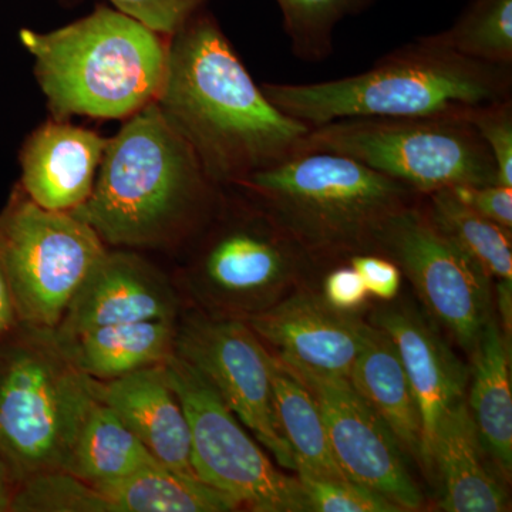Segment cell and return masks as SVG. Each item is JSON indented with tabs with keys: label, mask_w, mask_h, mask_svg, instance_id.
I'll return each mask as SVG.
<instances>
[{
	"label": "cell",
	"mask_w": 512,
	"mask_h": 512,
	"mask_svg": "<svg viewBox=\"0 0 512 512\" xmlns=\"http://www.w3.org/2000/svg\"><path fill=\"white\" fill-rule=\"evenodd\" d=\"M156 104L218 187L282 163L311 130L265 96L205 9L168 37Z\"/></svg>",
	"instance_id": "cell-1"
},
{
	"label": "cell",
	"mask_w": 512,
	"mask_h": 512,
	"mask_svg": "<svg viewBox=\"0 0 512 512\" xmlns=\"http://www.w3.org/2000/svg\"><path fill=\"white\" fill-rule=\"evenodd\" d=\"M221 194L153 103L107 140L92 194L72 214L107 247L171 248L205 228Z\"/></svg>",
	"instance_id": "cell-2"
},
{
	"label": "cell",
	"mask_w": 512,
	"mask_h": 512,
	"mask_svg": "<svg viewBox=\"0 0 512 512\" xmlns=\"http://www.w3.org/2000/svg\"><path fill=\"white\" fill-rule=\"evenodd\" d=\"M279 110L309 127L343 119L460 116L511 99L512 67L477 62L417 37L355 76L311 84L262 83Z\"/></svg>",
	"instance_id": "cell-3"
},
{
	"label": "cell",
	"mask_w": 512,
	"mask_h": 512,
	"mask_svg": "<svg viewBox=\"0 0 512 512\" xmlns=\"http://www.w3.org/2000/svg\"><path fill=\"white\" fill-rule=\"evenodd\" d=\"M19 39L53 119L126 120L163 87L168 37L109 6L50 32L22 29Z\"/></svg>",
	"instance_id": "cell-4"
},
{
	"label": "cell",
	"mask_w": 512,
	"mask_h": 512,
	"mask_svg": "<svg viewBox=\"0 0 512 512\" xmlns=\"http://www.w3.org/2000/svg\"><path fill=\"white\" fill-rule=\"evenodd\" d=\"M231 187L268 212L312 259L373 251L383 222L421 197L355 158L309 147Z\"/></svg>",
	"instance_id": "cell-5"
},
{
	"label": "cell",
	"mask_w": 512,
	"mask_h": 512,
	"mask_svg": "<svg viewBox=\"0 0 512 512\" xmlns=\"http://www.w3.org/2000/svg\"><path fill=\"white\" fill-rule=\"evenodd\" d=\"M0 345V458L13 484L64 471L84 417L96 402L93 380L56 345L52 332L20 328Z\"/></svg>",
	"instance_id": "cell-6"
},
{
	"label": "cell",
	"mask_w": 512,
	"mask_h": 512,
	"mask_svg": "<svg viewBox=\"0 0 512 512\" xmlns=\"http://www.w3.org/2000/svg\"><path fill=\"white\" fill-rule=\"evenodd\" d=\"M190 266V284L198 298L220 316L247 319L285 298L313 264L254 200L229 187Z\"/></svg>",
	"instance_id": "cell-7"
},
{
	"label": "cell",
	"mask_w": 512,
	"mask_h": 512,
	"mask_svg": "<svg viewBox=\"0 0 512 512\" xmlns=\"http://www.w3.org/2000/svg\"><path fill=\"white\" fill-rule=\"evenodd\" d=\"M302 147L355 158L420 195L498 183L483 138L460 116L330 121L312 127Z\"/></svg>",
	"instance_id": "cell-8"
},
{
	"label": "cell",
	"mask_w": 512,
	"mask_h": 512,
	"mask_svg": "<svg viewBox=\"0 0 512 512\" xmlns=\"http://www.w3.org/2000/svg\"><path fill=\"white\" fill-rule=\"evenodd\" d=\"M107 249L89 224L40 207L15 184L0 210V266L20 328L53 332Z\"/></svg>",
	"instance_id": "cell-9"
},
{
	"label": "cell",
	"mask_w": 512,
	"mask_h": 512,
	"mask_svg": "<svg viewBox=\"0 0 512 512\" xmlns=\"http://www.w3.org/2000/svg\"><path fill=\"white\" fill-rule=\"evenodd\" d=\"M164 369L187 417L192 468L202 481L252 511H309L298 478L286 476L272 464L194 367L174 353Z\"/></svg>",
	"instance_id": "cell-10"
},
{
	"label": "cell",
	"mask_w": 512,
	"mask_h": 512,
	"mask_svg": "<svg viewBox=\"0 0 512 512\" xmlns=\"http://www.w3.org/2000/svg\"><path fill=\"white\" fill-rule=\"evenodd\" d=\"M421 197L383 222L373 251L399 266L433 319L471 355L497 313L493 281L431 224Z\"/></svg>",
	"instance_id": "cell-11"
},
{
	"label": "cell",
	"mask_w": 512,
	"mask_h": 512,
	"mask_svg": "<svg viewBox=\"0 0 512 512\" xmlns=\"http://www.w3.org/2000/svg\"><path fill=\"white\" fill-rule=\"evenodd\" d=\"M174 353L214 387L279 466L295 471L275 416L272 355L244 319L192 313L177 325Z\"/></svg>",
	"instance_id": "cell-12"
},
{
	"label": "cell",
	"mask_w": 512,
	"mask_h": 512,
	"mask_svg": "<svg viewBox=\"0 0 512 512\" xmlns=\"http://www.w3.org/2000/svg\"><path fill=\"white\" fill-rule=\"evenodd\" d=\"M278 359L318 403L343 473L389 498L402 511L419 510L423 495L407 470L402 448L349 379Z\"/></svg>",
	"instance_id": "cell-13"
},
{
	"label": "cell",
	"mask_w": 512,
	"mask_h": 512,
	"mask_svg": "<svg viewBox=\"0 0 512 512\" xmlns=\"http://www.w3.org/2000/svg\"><path fill=\"white\" fill-rule=\"evenodd\" d=\"M170 279L134 249H107L74 292L53 339L63 342L103 326L143 320H177Z\"/></svg>",
	"instance_id": "cell-14"
},
{
	"label": "cell",
	"mask_w": 512,
	"mask_h": 512,
	"mask_svg": "<svg viewBox=\"0 0 512 512\" xmlns=\"http://www.w3.org/2000/svg\"><path fill=\"white\" fill-rule=\"evenodd\" d=\"M373 325L384 330L396 345L409 377L421 419V463L430 478L434 470V444L441 421L466 400V366L441 338L437 329L413 306H383Z\"/></svg>",
	"instance_id": "cell-15"
},
{
	"label": "cell",
	"mask_w": 512,
	"mask_h": 512,
	"mask_svg": "<svg viewBox=\"0 0 512 512\" xmlns=\"http://www.w3.org/2000/svg\"><path fill=\"white\" fill-rule=\"evenodd\" d=\"M244 320L282 360L346 379L369 328L355 313L336 311L312 292L292 293Z\"/></svg>",
	"instance_id": "cell-16"
},
{
	"label": "cell",
	"mask_w": 512,
	"mask_h": 512,
	"mask_svg": "<svg viewBox=\"0 0 512 512\" xmlns=\"http://www.w3.org/2000/svg\"><path fill=\"white\" fill-rule=\"evenodd\" d=\"M107 140L70 120L50 117L20 148L19 184L40 207L74 211L92 194Z\"/></svg>",
	"instance_id": "cell-17"
},
{
	"label": "cell",
	"mask_w": 512,
	"mask_h": 512,
	"mask_svg": "<svg viewBox=\"0 0 512 512\" xmlns=\"http://www.w3.org/2000/svg\"><path fill=\"white\" fill-rule=\"evenodd\" d=\"M92 380L96 399L120 417L158 463L197 476L191 463L190 426L168 383L164 365L109 382Z\"/></svg>",
	"instance_id": "cell-18"
},
{
	"label": "cell",
	"mask_w": 512,
	"mask_h": 512,
	"mask_svg": "<svg viewBox=\"0 0 512 512\" xmlns=\"http://www.w3.org/2000/svg\"><path fill=\"white\" fill-rule=\"evenodd\" d=\"M485 448L466 400L441 421L434 444V470L441 483V510L500 512L507 493L484 461Z\"/></svg>",
	"instance_id": "cell-19"
},
{
	"label": "cell",
	"mask_w": 512,
	"mask_h": 512,
	"mask_svg": "<svg viewBox=\"0 0 512 512\" xmlns=\"http://www.w3.org/2000/svg\"><path fill=\"white\" fill-rule=\"evenodd\" d=\"M349 382L382 419L406 456L421 463V419L396 345L384 330L367 328Z\"/></svg>",
	"instance_id": "cell-20"
},
{
	"label": "cell",
	"mask_w": 512,
	"mask_h": 512,
	"mask_svg": "<svg viewBox=\"0 0 512 512\" xmlns=\"http://www.w3.org/2000/svg\"><path fill=\"white\" fill-rule=\"evenodd\" d=\"M175 335L177 320H143L103 326L55 342L84 375L109 382L164 365L174 355Z\"/></svg>",
	"instance_id": "cell-21"
},
{
	"label": "cell",
	"mask_w": 512,
	"mask_h": 512,
	"mask_svg": "<svg viewBox=\"0 0 512 512\" xmlns=\"http://www.w3.org/2000/svg\"><path fill=\"white\" fill-rule=\"evenodd\" d=\"M468 410L481 443L505 477L512 471L511 353L505 346L497 318L488 322L471 353Z\"/></svg>",
	"instance_id": "cell-22"
},
{
	"label": "cell",
	"mask_w": 512,
	"mask_h": 512,
	"mask_svg": "<svg viewBox=\"0 0 512 512\" xmlns=\"http://www.w3.org/2000/svg\"><path fill=\"white\" fill-rule=\"evenodd\" d=\"M93 487L109 501L111 512H229L241 507L231 495L200 477L163 464Z\"/></svg>",
	"instance_id": "cell-23"
},
{
	"label": "cell",
	"mask_w": 512,
	"mask_h": 512,
	"mask_svg": "<svg viewBox=\"0 0 512 512\" xmlns=\"http://www.w3.org/2000/svg\"><path fill=\"white\" fill-rule=\"evenodd\" d=\"M158 463L113 410L96 400L67 458L64 473L92 485L120 480Z\"/></svg>",
	"instance_id": "cell-24"
},
{
	"label": "cell",
	"mask_w": 512,
	"mask_h": 512,
	"mask_svg": "<svg viewBox=\"0 0 512 512\" xmlns=\"http://www.w3.org/2000/svg\"><path fill=\"white\" fill-rule=\"evenodd\" d=\"M271 383L276 421L291 447L295 471L349 478L333 454L318 403L308 387L293 377L276 356H272Z\"/></svg>",
	"instance_id": "cell-25"
},
{
	"label": "cell",
	"mask_w": 512,
	"mask_h": 512,
	"mask_svg": "<svg viewBox=\"0 0 512 512\" xmlns=\"http://www.w3.org/2000/svg\"><path fill=\"white\" fill-rule=\"evenodd\" d=\"M421 205L431 224L473 259L491 281L512 282L511 231L485 220L450 188L423 195Z\"/></svg>",
	"instance_id": "cell-26"
},
{
	"label": "cell",
	"mask_w": 512,
	"mask_h": 512,
	"mask_svg": "<svg viewBox=\"0 0 512 512\" xmlns=\"http://www.w3.org/2000/svg\"><path fill=\"white\" fill-rule=\"evenodd\" d=\"M433 42L477 62L512 67V0H471Z\"/></svg>",
	"instance_id": "cell-27"
},
{
	"label": "cell",
	"mask_w": 512,
	"mask_h": 512,
	"mask_svg": "<svg viewBox=\"0 0 512 512\" xmlns=\"http://www.w3.org/2000/svg\"><path fill=\"white\" fill-rule=\"evenodd\" d=\"M293 55L303 62L328 59L333 52L336 26L360 15L380 0H276Z\"/></svg>",
	"instance_id": "cell-28"
},
{
	"label": "cell",
	"mask_w": 512,
	"mask_h": 512,
	"mask_svg": "<svg viewBox=\"0 0 512 512\" xmlns=\"http://www.w3.org/2000/svg\"><path fill=\"white\" fill-rule=\"evenodd\" d=\"M9 511L111 512V507L92 484L64 471H53L20 483L13 490Z\"/></svg>",
	"instance_id": "cell-29"
},
{
	"label": "cell",
	"mask_w": 512,
	"mask_h": 512,
	"mask_svg": "<svg viewBox=\"0 0 512 512\" xmlns=\"http://www.w3.org/2000/svg\"><path fill=\"white\" fill-rule=\"evenodd\" d=\"M298 480L309 511L315 512H399L389 498L350 480L316 476L298 471Z\"/></svg>",
	"instance_id": "cell-30"
},
{
	"label": "cell",
	"mask_w": 512,
	"mask_h": 512,
	"mask_svg": "<svg viewBox=\"0 0 512 512\" xmlns=\"http://www.w3.org/2000/svg\"><path fill=\"white\" fill-rule=\"evenodd\" d=\"M463 119L473 124L494 158L498 184L512 187V97L471 107Z\"/></svg>",
	"instance_id": "cell-31"
},
{
	"label": "cell",
	"mask_w": 512,
	"mask_h": 512,
	"mask_svg": "<svg viewBox=\"0 0 512 512\" xmlns=\"http://www.w3.org/2000/svg\"><path fill=\"white\" fill-rule=\"evenodd\" d=\"M114 9L170 37L205 9L208 0H109Z\"/></svg>",
	"instance_id": "cell-32"
},
{
	"label": "cell",
	"mask_w": 512,
	"mask_h": 512,
	"mask_svg": "<svg viewBox=\"0 0 512 512\" xmlns=\"http://www.w3.org/2000/svg\"><path fill=\"white\" fill-rule=\"evenodd\" d=\"M346 258L362 278L369 295L386 302L396 299L403 274L392 259L375 251L355 252Z\"/></svg>",
	"instance_id": "cell-33"
},
{
	"label": "cell",
	"mask_w": 512,
	"mask_h": 512,
	"mask_svg": "<svg viewBox=\"0 0 512 512\" xmlns=\"http://www.w3.org/2000/svg\"><path fill=\"white\" fill-rule=\"evenodd\" d=\"M454 195L485 220L512 232V187L498 183L450 188Z\"/></svg>",
	"instance_id": "cell-34"
},
{
	"label": "cell",
	"mask_w": 512,
	"mask_h": 512,
	"mask_svg": "<svg viewBox=\"0 0 512 512\" xmlns=\"http://www.w3.org/2000/svg\"><path fill=\"white\" fill-rule=\"evenodd\" d=\"M322 296L336 311L356 313L365 305L369 292L356 269L348 264L326 275Z\"/></svg>",
	"instance_id": "cell-35"
},
{
	"label": "cell",
	"mask_w": 512,
	"mask_h": 512,
	"mask_svg": "<svg viewBox=\"0 0 512 512\" xmlns=\"http://www.w3.org/2000/svg\"><path fill=\"white\" fill-rule=\"evenodd\" d=\"M19 329V319L2 266H0V340Z\"/></svg>",
	"instance_id": "cell-36"
},
{
	"label": "cell",
	"mask_w": 512,
	"mask_h": 512,
	"mask_svg": "<svg viewBox=\"0 0 512 512\" xmlns=\"http://www.w3.org/2000/svg\"><path fill=\"white\" fill-rule=\"evenodd\" d=\"M13 484L10 481L8 470L0 458V512L9 511L10 501H12Z\"/></svg>",
	"instance_id": "cell-37"
}]
</instances>
